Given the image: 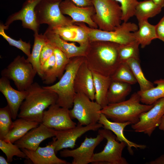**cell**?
Returning <instances> with one entry per match:
<instances>
[{
  "mask_svg": "<svg viewBox=\"0 0 164 164\" xmlns=\"http://www.w3.org/2000/svg\"><path fill=\"white\" fill-rule=\"evenodd\" d=\"M120 45L104 41L90 42L84 56L89 68L111 77L121 63L118 54Z\"/></svg>",
  "mask_w": 164,
  "mask_h": 164,
  "instance_id": "1",
  "label": "cell"
},
{
  "mask_svg": "<svg viewBox=\"0 0 164 164\" xmlns=\"http://www.w3.org/2000/svg\"><path fill=\"white\" fill-rule=\"evenodd\" d=\"M26 91V95L21 105L18 117L41 123L43 112L56 103L57 95L36 82Z\"/></svg>",
  "mask_w": 164,
  "mask_h": 164,
  "instance_id": "2",
  "label": "cell"
},
{
  "mask_svg": "<svg viewBox=\"0 0 164 164\" xmlns=\"http://www.w3.org/2000/svg\"><path fill=\"white\" fill-rule=\"evenodd\" d=\"M140 102L139 94L137 92H135L127 100L108 104L101 109L100 113L112 121L129 122L131 125L134 124L139 121L141 114L149 110L154 105L141 104Z\"/></svg>",
  "mask_w": 164,
  "mask_h": 164,
  "instance_id": "3",
  "label": "cell"
},
{
  "mask_svg": "<svg viewBox=\"0 0 164 164\" xmlns=\"http://www.w3.org/2000/svg\"><path fill=\"white\" fill-rule=\"evenodd\" d=\"M84 60V56L70 59L66 67L65 72L59 80L52 85L43 86L57 95L56 104L60 107L69 109L72 108L77 93L74 89L75 77L79 67Z\"/></svg>",
  "mask_w": 164,
  "mask_h": 164,
  "instance_id": "4",
  "label": "cell"
},
{
  "mask_svg": "<svg viewBox=\"0 0 164 164\" xmlns=\"http://www.w3.org/2000/svg\"><path fill=\"white\" fill-rule=\"evenodd\" d=\"M96 11L92 17L98 29L105 31L114 30L121 23L120 5L114 0H90Z\"/></svg>",
  "mask_w": 164,
  "mask_h": 164,
  "instance_id": "5",
  "label": "cell"
},
{
  "mask_svg": "<svg viewBox=\"0 0 164 164\" xmlns=\"http://www.w3.org/2000/svg\"><path fill=\"white\" fill-rule=\"evenodd\" d=\"M36 71L24 56L18 55L1 72L2 77L12 80L17 89L27 90L33 83Z\"/></svg>",
  "mask_w": 164,
  "mask_h": 164,
  "instance_id": "6",
  "label": "cell"
},
{
  "mask_svg": "<svg viewBox=\"0 0 164 164\" xmlns=\"http://www.w3.org/2000/svg\"><path fill=\"white\" fill-rule=\"evenodd\" d=\"M77 23L87 32L90 42L100 41L112 42L120 44H126L135 40L132 33L138 29L135 23L123 22L114 30L105 31L98 29L91 28L83 22Z\"/></svg>",
  "mask_w": 164,
  "mask_h": 164,
  "instance_id": "7",
  "label": "cell"
},
{
  "mask_svg": "<svg viewBox=\"0 0 164 164\" xmlns=\"http://www.w3.org/2000/svg\"><path fill=\"white\" fill-rule=\"evenodd\" d=\"M98 133L107 141L103 150L94 153L92 159L93 164H128L126 159L122 156V151L127 146L124 142H120L111 131L105 128L99 129Z\"/></svg>",
  "mask_w": 164,
  "mask_h": 164,
  "instance_id": "8",
  "label": "cell"
},
{
  "mask_svg": "<svg viewBox=\"0 0 164 164\" xmlns=\"http://www.w3.org/2000/svg\"><path fill=\"white\" fill-rule=\"evenodd\" d=\"M60 0L51 2L49 0H41L36 5L35 11L38 23L48 24V28L69 26L75 24L71 19L65 16L61 12Z\"/></svg>",
  "mask_w": 164,
  "mask_h": 164,
  "instance_id": "9",
  "label": "cell"
},
{
  "mask_svg": "<svg viewBox=\"0 0 164 164\" xmlns=\"http://www.w3.org/2000/svg\"><path fill=\"white\" fill-rule=\"evenodd\" d=\"M101 109L96 101L83 93H78L74 98L73 106L70 110V114L72 119L78 120V124L87 125L98 122Z\"/></svg>",
  "mask_w": 164,
  "mask_h": 164,
  "instance_id": "10",
  "label": "cell"
},
{
  "mask_svg": "<svg viewBox=\"0 0 164 164\" xmlns=\"http://www.w3.org/2000/svg\"><path fill=\"white\" fill-rule=\"evenodd\" d=\"M83 126L78 124L75 127L67 129L55 130V137L53 138L50 144L54 146L56 154L63 149H73L77 139L83 135L90 131H97L103 127L102 125L98 122Z\"/></svg>",
  "mask_w": 164,
  "mask_h": 164,
  "instance_id": "11",
  "label": "cell"
},
{
  "mask_svg": "<svg viewBox=\"0 0 164 164\" xmlns=\"http://www.w3.org/2000/svg\"><path fill=\"white\" fill-rule=\"evenodd\" d=\"M163 115L164 97L158 100L151 109L141 114L139 121L132 125V128L136 132L143 133L150 137L159 127Z\"/></svg>",
  "mask_w": 164,
  "mask_h": 164,
  "instance_id": "12",
  "label": "cell"
},
{
  "mask_svg": "<svg viewBox=\"0 0 164 164\" xmlns=\"http://www.w3.org/2000/svg\"><path fill=\"white\" fill-rule=\"evenodd\" d=\"M104 138L100 134L95 138L86 136L78 147L72 150L63 149L60 151V156L64 158L72 157V164H87L91 163L95 148Z\"/></svg>",
  "mask_w": 164,
  "mask_h": 164,
  "instance_id": "13",
  "label": "cell"
},
{
  "mask_svg": "<svg viewBox=\"0 0 164 164\" xmlns=\"http://www.w3.org/2000/svg\"><path fill=\"white\" fill-rule=\"evenodd\" d=\"M42 123L57 130L67 129L77 125L70 116V109L60 107L56 103L44 111Z\"/></svg>",
  "mask_w": 164,
  "mask_h": 164,
  "instance_id": "14",
  "label": "cell"
},
{
  "mask_svg": "<svg viewBox=\"0 0 164 164\" xmlns=\"http://www.w3.org/2000/svg\"><path fill=\"white\" fill-rule=\"evenodd\" d=\"M41 0H26L19 11L12 14L7 18L4 24L7 29L14 21L20 20L23 27L32 30L34 33H38L40 25L37 21L35 9Z\"/></svg>",
  "mask_w": 164,
  "mask_h": 164,
  "instance_id": "15",
  "label": "cell"
},
{
  "mask_svg": "<svg viewBox=\"0 0 164 164\" xmlns=\"http://www.w3.org/2000/svg\"><path fill=\"white\" fill-rule=\"evenodd\" d=\"M60 8L62 13L69 16L74 22H83L91 28H98L91 18L96 13L93 5L80 7L70 0H64L60 2Z\"/></svg>",
  "mask_w": 164,
  "mask_h": 164,
  "instance_id": "16",
  "label": "cell"
},
{
  "mask_svg": "<svg viewBox=\"0 0 164 164\" xmlns=\"http://www.w3.org/2000/svg\"><path fill=\"white\" fill-rule=\"evenodd\" d=\"M55 135V129L49 128L41 123L29 130L14 143L20 149L25 148L35 151L42 142Z\"/></svg>",
  "mask_w": 164,
  "mask_h": 164,
  "instance_id": "17",
  "label": "cell"
},
{
  "mask_svg": "<svg viewBox=\"0 0 164 164\" xmlns=\"http://www.w3.org/2000/svg\"><path fill=\"white\" fill-rule=\"evenodd\" d=\"M0 91L7 101L12 119L15 120L21 105L26 96V91L14 89L11 86L10 80L2 77L0 79Z\"/></svg>",
  "mask_w": 164,
  "mask_h": 164,
  "instance_id": "18",
  "label": "cell"
},
{
  "mask_svg": "<svg viewBox=\"0 0 164 164\" xmlns=\"http://www.w3.org/2000/svg\"><path fill=\"white\" fill-rule=\"evenodd\" d=\"M44 34L48 41L55 48L61 51L68 59L85 56L88 45L77 46L74 42L69 43L58 34L47 28Z\"/></svg>",
  "mask_w": 164,
  "mask_h": 164,
  "instance_id": "19",
  "label": "cell"
},
{
  "mask_svg": "<svg viewBox=\"0 0 164 164\" xmlns=\"http://www.w3.org/2000/svg\"><path fill=\"white\" fill-rule=\"evenodd\" d=\"M74 89L76 93H83L91 100H95V90L92 71L85 60L79 67L76 74Z\"/></svg>",
  "mask_w": 164,
  "mask_h": 164,
  "instance_id": "20",
  "label": "cell"
},
{
  "mask_svg": "<svg viewBox=\"0 0 164 164\" xmlns=\"http://www.w3.org/2000/svg\"><path fill=\"white\" fill-rule=\"evenodd\" d=\"M26 155L27 159L34 164H69L67 161L56 155L55 147L51 144L45 147H39L35 151L20 149Z\"/></svg>",
  "mask_w": 164,
  "mask_h": 164,
  "instance_id": "21",
  "label": "cell"
},
{
  "mask_svg": "<svg viewBox=\"0 0 164 164\" xmlns=\"http://www.w3.org/2000/svg\"><path fill=\"white\" fill-rule=\"evenodd\" d=\"M98 123L101 124L104 128L112 131L116 136V139L120 142L125 143L127 147L129 153L131 155L133 154L132 147L136 149H144L146 148L145 145L138 144L128 140L124 135V131L127 126L131 125L129 122H119L110 121L103 114H101Z\"/></svg>",
  "mask_w": 164,
  "mask_h": 164,
  "instance_id": "22",
  "label": "cell"
},
{
  "mask_svg": "<svg viewBox=\"0 0 164 164\" xmlns=\"http://www.w3.org/2000/svg\"><path fill=\"white\" fill-rule=\"evenodd\" d=\"M47 29L58 34L67 41L78 43L79 45H88L90 41L88 33L81 26L75 23L71 26Z\"/></svg>",
  "mask_w": 164,
  "mask_h": 164,
  "instance_id": "23",
  "label": "cell"
},
{
  "mask_svg": "<svg viewBox=\"0 0 164 164\" xmlns=\"http://www.w3.org/2000/svg\"><path fill=\"white\" fill-rule=\"evenodd\" d=\"M40 124L38 122L19 118L13 121L10 130L3 140L6 142L14 143L29 130L37 127Z\"/></svg>",
  "mask_w": 164,
  "mask_h": 164,
  "instance_id": "24",
  "label": "cell"
},
{
  "mask_svg": "<svg viewBox=\"0 0 164 164\" xmlns=\"http://www.w3.org/2000/svg\"><path fill=\"white\" fill-rule=\"evenodd\" d=\"M92 71L95 90V101L102 108L108 104L107 95L111 79L110 77Z\"/></svg>",
  "mask_w": 164,
  "mask_h": 164,
  "instance_id": "25",
  "label": "cell"
},
{
  "mask_svg": "<svg viewBox=\"0 0 164 164\" xmlns=\"http://www.w3.org/2000/svg\"><path fill=\"white\" fill-rule=\"evenodd\" d=\"M54 54L56 58L55 64L51 70L42 80L43 83L46 84H53L57 78L59 79L61 78L69 60L65 55L57 48H55Z\"/></svg>",
  "mask_w": 164,
  "mask_h": 164,
  "instance_id": "26",
  "label": "cell"
},
{
  "mask_svg": "<svg viewBox=\"0 0 164 164\" xmlns=\"http://www.w3.org/2000/svg\"><path fill=\"white\" fill-rule=\"evenodd\" d=\"M131 85L127 83L111 80L107 95L108 104L125 100L132 91Z\"/></svg>",
  "mask_w": 164,
  "mask_h": 164,
  "instance_id": "27",
  "label": "cell"
},
{
  "mask_svg": "<svg viewBox=\"0 0 164 164\" xmlns=\"http://www.w3.org/2000/svg\"><path fill=\"white\" fill-rule=\"evenodd\" d=\"M135 39L143 48L149 45L153 39H157L155 25L150 24L148 20L138 22V29L133 32Z\"/></svg>",
  "mask_w": 164,
  "mask_h": 164,
  "instance_id": "28",
  "label": "cell"
},
{
  "mask_svg": "<svg viewBox=\"0 0 164 164\" xmlns=\"http://www.w3.org/2000/svg\"><path fill=\"white\" fill-rule=\"evenodd\" d=\"M34 40L30 56L27 59L32 64L37 74L42 79L44 75L42 71L40 61L41 52L43 47L47 42V39L43 34L34 33Z\"/></svg>",
  "mask_w": 164,
  "mask_h": 164,
  "instance_id": "29",
  "label": "cell"
},
{
  "mask_svg": "<svg viewBox=\"0 0 164 164\" xmlns=\"http://www.w3.org/2000/svg\"><path fill=\"white\" fill-rule=\"evenodd\" d=\"M162 8L152 0L138 2L136 6L134 16L138 22L154 17L161 11Z\"/></svg>",
  "mask_w": 164,
  "mask_h": 164,
  "instance_id": "30",
  "label": "cell"
},
{
  "mask_svg": "<svg viewBox=\"0 0 164 164\" xmlns=\"http://www.w3.org/2000/svg\"><path fill=\"white\" fill-rule=\"evenodd\" d=\"M153 83L156 84V86L145 91L137 92L141 102L143 104H152L158 100L164 97V79L156 80Z\"/></svg>",
  "mask_w": 164,
  "mask_h": 164,
  "instance_id": "31",
  "label": "cell"
},
{
  "mask_svg": "<svg viewBox=\"0 0 164 164\" xmlns=\"http://www.w3.org/2000/svg\"><path fill=\"white\" fill-rule=\"evenodd\" d=\"M126 62L139 85V91H145L154 87V84L145 76L141 67L139 59H130Z\"/></svg>",
  "mask_w": 164,
  "mask_h": 164,
  "instance_id": "32",
  "label": "cell"
},
{
  "mask_svg": "<svg viewBox=\"0 0 164 164\" xmlns=\"http://www.w3.org/2000/svg\"><path fill=\"white\" fill-rule=\"evenodd\" d=\"M110 77L112 80L124 82L131 85L137 83L130 67L126 62L121 63Z\"/></svg>",
  "mask_w": 164,
  "mask_h": 164,
  "instance_id": "33",
  "label": "cell"
},
{
  "mask_svg": "<svg viewBox=\"0 0 164 164\" xmlns=\"http://www.w3.org/2000/svg\"><path fill=\"white\" fill-rule=\"evenodd\" d=\"M139 46L138 43L135 40L126 44H120L118 54L121 62H125L132 58L139 59Z\"/></svg>",
  "mask_w": 164,
  "mask_h": 164,
  "instance_id": "34",
  "label": "cell"
},
{
  "mask_svg": "<svg viewBox=\"0 0 164 164\" xmlns=\"http://www.w3.org/2000/svg\"><path fill=\"white\" fill-rule=\"evenodd\" d=\"M20 149L15 144L0 139V149L5 155L6 159L9 163L12 161L14 156L27 159L26 154Z\"/></svg>",
  "mask_w": 164,
  "mask_h": 164,
  "instance_id": "35",
  "label": "cell"
},
{
  "mask_svg": "<svg viewBox=\"0 0 164 164\" xmlns=\"http://www.w3.org/2000/svg\"><path fill=\"white\" fill-rule=\"evenodd\" d=\"M12 116L7 105L0 108V139H3L13 124Z\"/></svg>",
  "mask_w": 164,
  "mask_h": 164,
  "instance_id": "36",
  "label": "cell"
},
{
  "mask_svg": "<svg viewBox=\"0 0 164 164\" xmlns=\"http://www.w3.org/2000/svg\"><path fill=\"white\" fill-rule=\"evenodd\" d=\"M7 29L4 25L0 23V35L5 39L10 46H13L22 50L27 56L29 57L31 54V45L29 42L23 41L21 39L16 40L7 35L5 30Z\"/></svg>",
  "mask_w": 164,
  "mask_h": 164,
  "instance_id": "37",
  "label": "cell"
},
{
  "mask_svg": "<svg viewBox=\"0 0 164 164\" xmlns=\"http://www.w3.org/2000/svg\"><path fill=\"white\" fill-rule=\"evenodd\" d=\"M120 4L122 10L121 20L127 22L134 16L136 6L138 2L137 0H114Z\"/></svg>",
  "mask_w": 164,
  "mask_h": 164,
  "instance_id": "38",
  "label": "cell"
},
{
  "mask_svg": "<svg viewBox=\"0 0 164 164\" xmlns=\"http://www.w3.org/2000/svg\"><path fill=\"white\" fill-rule=\"evenodd\" d=\"M55 49L54 46L47 40L41 52L40 61L41 66L54 54Z\"/></svg>",
  "mask_w": 164,
  "mask_h": 164,
  "instance_id": "39",
  "label": "cell"
},
{
  "mask_svg": "<svg viewBox=\"0 0 164 164\" xmlns=\"http://www.w3.org/2000/svg\"><path fill=\"white\" fill-rule=\"evenodd\" d=\"M55 63L56 58L54 53L49 58L41 65L42 71L44 75L43 77L51 70L54 66Z\"/></svg>",
  "mask_w": 164,
  "mask_h": 164,
  "instance_id": "40",
  "label": "cell"
},
{
  "mask_svg": "<svg viewBox=\"0 0 164 164\" xmlns=\"http://www.w3.org/2000/svg\"><path fill=\"white\" fill-rule=\"evenodd\" d=\"M155 28L157 39L164 42V16L155 25Z\"/></svg>",
  "mask_w": 164,
  "mask_h": 164,
  "instance_id": "41",
  "label": "cell"
},
{
  "mask_svg": "<svg viewBox=\"0 0 164 164\" xmlns=\"http://www.w3.org/2000/svg\"><path fill=\"white\" fill-rule=\"evenodd\" d=\"M51 2H56L60 0H49ZM79 6L85 7L93 5L90 0H70Z\"/></svg>",
  "mask_w": 164,
  "mask_h": 164,
  "instance_id": "42",
  "label": "cell"
},
{
  "mask_svg": "<svg viewBox=\"0 0 164 164\" xmlns=\"http://www.w3.org/2000/svg\"><path fill=\"white\" fill-rule=\"evenodd\" d=\"M149 164H164V154L148 162Z\"/></svg>",
  "mask_w": 164,
  "mask_h": 164,
  "instance_id": "43",
  "label": "cell"
},
{
  "mask_svg": "<svg viewBox=\"0 0 164 164\" xmlns=\"http://www.w3.org/2000/svg\"><path fill=\"white\" fill-rule=\"evenodd\" d=\"M156 4L162 8L164 7V0H152Z\"/></svg>",
  "mask_w": 164,
  "mask_h": 164,
  "instance_id": "44",
  "label": "cell"
},
{
  "mask_svg": "<svg viewBox=\"0 0 164 164\" xmlns=\"http://www.w3.org/2000/svg\"><path fill=\"white\" fill-rule=\"evenodd\" d=\"M159 129L164 132V115L162 118L161 123L159 126Z\"/></svg>",
  "mask_w": 164,
  "mask_h": 164,
  "instance_id": "45",
  "label": "cell"
},
{
  "mask_svg": "<svg viewBox=\"0 0 164 164\" xmlns=\"http://www.w3.org/2000/svg\"><path fill=\"white\" fill-rule=\"evenodd\" d=\"M0 164H9V163L4 157L2 156H0Z\"/></svg>",
  "mask_w": 164,
  "mask_h": 164,
  "instance_id": "46",
  "label": "cell"
}]
</instances>
